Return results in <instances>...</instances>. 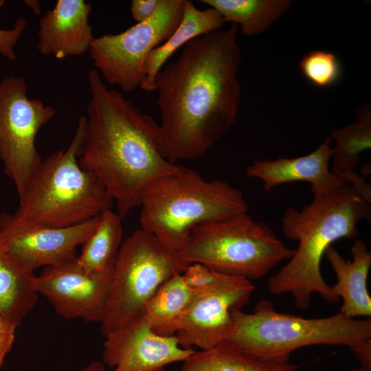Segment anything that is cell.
Returning a JSON list of instances; mask_svg holds the SVG:
<instances>
[{
    "label": "cell",
    "instance_id": "obj_3",
    "mask_svg": "<svg viewBox=\"0 0 371 371\" xmlns=\"http://www.w3.org/2000/svg\"><path fill=\"white\" fill-rule=\"evenodd\" d=\"M362 220L370 223V205L346 183L328 193L313 196L300 210L286 208L281 218L282 232L297 241L298 247L288 263L269 278L268 291L291 294L300 309L310 306L313 293L327 302H337L339 299L322 277V258L336 240L357 237Z\"/></svg>",
    "mask_w": 371,
    "mask_h": 371
},
{
    "label": "cell",
    "instance_id": "obj_26",
    "mask_svg": "<svg viewBox=\"0 0 371 371\" xmlns=\"http://www.w3.org/2000/svg\"><path fill=\"white\" fill-rule=\"evenodd\" d=\"M182 276L189 287L192 289H197L217 282L224 274L218 273L201 264L192 263L186 267Z\"/></svg>",
    "mask_w": 371,
    "mask_h": 371
},
{
    "label": "cell",
    "instance_id": "obj_35",
    "mask_svg": "<svg viewBox=\"0 0 371 371\" xmlns=\"http://www.w3.org/2000/svg\"><path fill=\"white\" fill-rule=\"evenodd\" d=\"M348 371H371V369L359 366L351 368Z\"/></svg>",
    "mask_w": 371,
    "mask_h": 371
},
{
    "label": "cell",
    "instance_id": "obj_33",
    "mask_svg": "<svg viewBox=\"0 0 371 371\" xmlns=\"http://www.w3.org/2000/svg\"><path fill=\"white\" fill-rule=\"evenodd\" d=\"M16 327L0 314V334L15 332Z\"/></svg>",
    "mask_w": 371,
    "mask_h": 371
},
{
    "label": "cell",
    "instance_id": "obj_11",
    "mask_svg": "<svg viewBox=\"0 0 371 371\" xmlns=\"http://www.w3.org/2000/svg\"><path fill=\"white\" fill-rule=\"evenodd\" d=\"M254 289L251 281L226 275L210 286L192 289L175 334L180 346L206 350L226 341L234 330L232 309H242Z\"/></svg>",
    "mask_w": 371,
    "mask_h": 371
},
{
    "label": "cell",
    "instance_id": "obj_15",
    "mask_svg": "<svg viewBox=\"0 0 371 371\" xmlns=\"http://www.w3.org/2000/svg\"><path fill=\"white\" fill-rule=\"evenodd\" d=\"M92 5L84 0H58L38 21L37 49L58 59L89 52L95 37L89 23Z\"/></svg>",
    "mask_w": 371,
    "mask_h": 371
},
{
    "label": "cell",
    "instance_id": "obj_25",
    "mask_svg": "<svg viewBox=\"0 0 371 371\" xmlns=\"http://www.w3.org/2000/svg\"><path fill=\"white\" fill-rule=\"evenodd\" d=\"M304 76L313 85L326 88L335 85L341 76V65L335 54L323 50L306 54L299 63Z\"/></svg>",
    "mask_w": 371,
    "mask_h": 371
},
{
    "label": "cell",
    "instance_id": "obj_30",
    "mask_svg": "<svg viewBox=\"0 0 371 371\" xmlns=\"http://www.w3.org/2000/svg\"><path fill=\"white\" fill-rule=\"evenodd\" d=\"M359 362V366L371 369V339H362L349 347Z\"/></svg>",
    "mask_w": 371,
    "mask_h": 371
},
{
    "label": "cell",
    "instance_id": "obj_19",
    "mask_svg": "<svg viewBox=\"0 0 371 371\" xmlns=\"http://www.w3.org/2000/svg\"><path fill=\"white\" fill-rule=\"evenodd\" d=\"M36 277L11 253L0 234V314L16 328L38 301Z\"/></svg>",
    "mask_w": 371,
    "mask_h": 371
},
{
    "label": "cell",
    "instance_id": "obj_4",
    "mask_svg": "<svg viewBox=\"0 0 371 371\" xmlns=\"http://www.w3.org/2000/svg\"><path fill=\"white\" fill-rule=\"evenodd\" d=\"M139 207L141 228L177 255L196 226L247 213L249 207L238 188L223 180L207 181L182 166L151 181Z\"/></svg>",
    "mask_w": 371,
    "mask_h": 371
},
{
    "label": "cell",
    "instance_id": "obj_27",
    "mask_svg": "<svg viewBox=\"0 0 371 371\" xmlns=\"http://www.w3.org/2000/svg\"><path fill=\"white\" fill-rule=\"evenodd\" d=\"M4 4L5 1L0 0V8ZM26 26V19L23 17H20L16 19L11 29H0V54L10 61H14L16 59L14 47Z\"/></svg>",
    "mask_w": 371,
    "mask_h": 371
},
{
    "label": "cell",
    "instance_id": "obj_29",
    "mask_svg": "<svg viewBox=\"0 0 371 371\" xmlns=\"http://www.w3.org/2000/svg\"><path fill=\"white\" fill-rule=\"evenodd\" d=\"M161 0H133L130 11L137 23L150 18L157 10Z\"/></svg>",
    "mask_w": 371,
    "mask_h": 371
},
{
    "label": "cell",
    "instance_id": "obj_24",
    "mask_svg": "<svg viewBox=\"0 0 371 371\" xmlns=\"http://www.w3.org/2000/svg\"><path fill=\"white\" fill-rule=\"evenodd\" d=\"M122 218L111 209L100 214L94 232L82 245L78 263L88 271L103 270L115 262L122 245Z\"/></svg>",
    "mask_w": 371,
    "mask_h": 371
},
{
    "label": "cell",
    "instance_id": "obj_9",
    "mask_svg": "<svg viewBox=\"0 0 371 371\" xmlns=\"http://www.w3.org/2000/svg\"><path fill=\"white\" fill-rule=\"evenodd\" d=\"M183 8L184 0H161L148 19L121 33L95 37L89 52L100 76L123 91H135L142 80L147 56L174 32Z\"/></svg>",
    "mask_w": 371,
    "mask_h": 371
},
{
    "label": "cell",
    "instance_id": "obj_5",
    "mask_svg": "<svg viewBox=\"0 0 371 371\" xmlns=\"http://www.w3.org/2000/svg\"><path fill=\"white\" fill-rule=\"evenodd\" d=\"M85 123V115L80 116L67 148L42 159L19 196L14 214L35 224L65 227L111 208L113 201L104 186L78 161Z\"/></svg>",
    "mask_w": 371,
    "mask_h": 371
},
{
    "label": "cell",
    "instance_id": "obj_6",
    "mask_svg": "<svg viewBox=\"0 0 371 371\" xmlns=\"http://www.w3.org/2000/svg\"><path fill=\"white\" fill-rule=\"evenodd\" d=\"M234 330L224 342L264 360H290L296 349L313 345L346 346L371 337L370 318L357 319L339 311L326 317L305 318L278 312L263 299L251 313L233 308Z\"/></svg>",
    "mask_w": 371,
    "mask_h": 371
},
{
    "label": "cell",
    "instance_id": "obj_28",
    "mask_svg": "<svg viewBox=\"0 0 371 371\" xmlns=\"http://www.w3.org/2000/svg\"><path fill=\"white\" fill-rule=\"evenodd\" d=\"M339 177L349 185L363 201L369 205L371 204V187L366 181L363 175L358 174L354 170L343 173Z\"/></svg>",
    "mask_w": 371,
    "mask_h": 371
},
{
    "label": "cell",
    "instance_id": "obj_32",
    "mask_svg": "<svg viewBox=\"0 0 371 371\" xmlns=\"http://www.w3.org/2000/svg\"><path fill=\"white\" fill-rule=\"evenodd\" d=\"M79 371H106L105 365L102 361L94 360L89 362ZM177 371V370H174Z\"/></svg>",
    "mask_w": 371,
    "mask_h": 371
},
{
    "label": "cell",
    "instance_id": "obj_8",
    "mask_svg": "<svg viewBox=\"0 0 371 371\" xmlns=\"http://www.w3.org/2000/svg\"><path fill=\"white\" fill-rule=\"evenodd\" d=\"M187 265L153 234L139 228L121 245L117 254L104 314L100 323L104 337L143 309L169 278Z\"/></svg>",
    "mask_w": 371,
    "mask_h": 371
},
{
    "label": "cell",
    "instance_id": "obj_21",
    "mask_svg": "<svg viewBox=\"0 0 371 371\" xmlns=\"http://www.w3.org/2000/svg\"><path fill=\"white\" fill-rule=\"evenodd\" d=\"M218 10L224 22L240 25L245 36L261 34L291 7V0H200Z\"/></svg>",
    "mask_w": 371,
    "mask_h": 371
},
{
    "label": "cell",
    "instance_id": "obj_23",
    "mask_svg": "<svg viewBox=\"0 0 371 371\" xmlns=\"http://www.w3.org/2000/svg\"><path fill=\"white\" fill-rule=\"evenodd\" d=\"M332 147V172L340 175L355 170L361 154L371 148V111L368 105L359 108L355 122L333 130L329 136Z\"/></svg>",
    "mask_w": 371,
    "mask_h": 371
},
{
    "label": "cell",
    "instance_id": "obj_22",
    "mask_svg": "<svg viewBox=\"0 0 371 371\" xmlns=\"http://www.w3.org/2000/svg\"><path fill=\"white\" fill-rule=\"evenodd\" d=\"M290 360H264L245 354L225 342L194 351L177 371H295Z\"/></svg>",
    "mask_w": 371,
    "mask_h": 371
},
{
    "label": "cell",
    "instance_id": "obj_31",
    "mask_svg": "<svg viewBox=\"0 0 371 371\" xmlns=\"http://www.w3.org/2000/svg\"><path fill=\"white\" fill-rule=\"evenodd\" d=\"M14 333L0 334V367L2 366L6 355L12 346L14 340Z\"/></svg>",
    "mask_w": 371,
    "mask_h": 371
},
{
    "label": "cell",
    "instance_id": "obj_34",
    "mask_svg": "<svg viewBox=\"0 0 371 371\" xmlns=\"http://www.w3.org/2000/svg\"><path fill=\"white\" fill-rule=\"evenodd\" d=\"M24 3L32 9L34 14L38 15L41 12V5L37 0H25Z\"/></svg>",
    "mask_w": 371,
    "mask_h": 371
},
{
    "label": "cell",
    "instance_id": "obj_20",
    "mask_svg": "<svg viewBox=\"0 0 371 371\" xmlns=\"http://www.w3.org/2000/svg\"><path fill=\"white\" fill-rule=\"evenodd\" d=\"M192 293L182 273L175 274L159 287L146 302L141 314L155 333L174 336Z\"/></svg>",
    "mask_w": 371,
    "mask_h": 371
},
{
    "label": "cell",
    "instance_id": "obj_17",
    "mask_svg": "<svg viewBox=\"0 0 371 371\" xmlns=\"http://www.w3.org/2000/svg\"><path fill=\"white\" fill-rule=\"evenodd\" d=\"M352 260H346L332 246L324 256L336 274L337 281L330 286L332 292L343 304L339 311L356 318L371 316V297L367 288V280L371 267V252L361 239H355L350 247Z\"/></svg>",
    "mask_w": 371,
    "mask_h": 371
},
{
    "label": "cell",
    "instance_id": "obj_16",
    "mask_svg": "<svg viewBox=\"0 0 371 371\" xmlns=\"http://www.w3.org/2000/svg\"><path fill=\"white\" fill-rule=\"evenodd\" d=\"M331 142L328 137L315 150L301 157L255 161L247 167L246 175L260 179L267 192L283 183L306 181L311 184L313 196L328 193L345 183L330 171Z\"/></svg>",
    "mask_w": 371,
    "mask_h": 371
},
{
    "label": "cell",
    "instance_id": "obj_1",
    "mask_svg": "<svg viewBox=\"0 0 371 371\" xmlns=\"http://www.w3.org/2000/svg\"><path fill=\"white\" fill-rule=\"evenodd\" d=\"M238 29L232 23L190 41L157 74L160 150L170 163L202 156L235 124L242 89Z\"/></svg>",
    "mask_w": 371,
    "mask_h": 371
},
{
    "label": "cell",
    "instance_id": "obj_13",
    "mask_svg": "<svg viewBox=\"0 0 371 371\" xmlns=\"http://www.w3.org/2000/svg\"><path fill=\"white\" fill-rule=\"evenodd\" d=\"M100 215L78 225L52 227L31 223L16 214L0 215V234L11 253L29 270L76 258V248L97 227Z\"/></svg>",
    "mask_w": 371,
    "mask_h": 371
},
{
    "label": "cell",
    "instance_id": "obj_14",
    "mask_svg": "<svg viewBox=\"0 0 371 371\" xmlns=\"http://www.w3.org/2000/svg\"><path fill=\"white\" fill-rule=\"evenodd\" d=\"M102 346V361L112 371H164L195 351L181 347L176 335L155 333L141 312L105 336Z\"/></svg>",
    "mask_w": 371,
    "mask_h": 371
},
{
    "label": "cell",
    "instance_id": "obj_12",
    "mask_svg": "<svg viewBox=\"0 0 371 371\" xmlns=\"http://www.w3.org/2000/svg\"><path fill=\"white\" fill-rule=\"evenodd\" d=\"M114 263L101 271H88L76 257L45 267L36 277V291L62 317L100 323L109 295Z\"/></svg>",
    "mask_w": 371,
    "mask_h": 371
},
{
    "label": "cell",
    "instance_id": "obj_7",
    "mask_svg": "<svg viewBox=\"0 0 371 371\" xmlns=\"http://www.w3.org/2000/svg\"><path fill=\"white\" fill-rule=\"evenodd\" d=\"M294 252L269 226L245 213L196 226L178 256L187 266L199 263L251 281L291 259Z\"/></svg>",
    "mask_w": 371,
    "mask_h": 371
},
{
    "label": "cell",
    "instance_id": "obj_10",
    "mask_svg": "<svg viewBox=\"0 0 371 371\" xmlns=\"http://www.w3.org/2000/svg\"><path fill=\"white\" fill-rule=\"evenodd\" d=\"M55 114L54 107L28 98L23 78L0 81V161L18 196L43 159L36 148V135Z\"/></svg>",
    "mask_w": 371,
    "mask_h": 371
},
{
    "label": "cell",
    "instance_id": "obj_18",
    "mask_svg": "<svg viewBox=\"0 0 371 371\" xmlns=\"http://www.w3.org/2000/svg\"><path fill=\"white\" fill-rule=\"evenodd\" d=\"M225 23L220 12L213 8H197L190 0H184L181 20L169 38L153 49L147 56L139 87L144 91H155V79L169 58L190 41L221 30Z\"/></svg>",
    "mask_w": 371,
    "mask_h": 371
},
{
    "label": "cell",
    "instance_id": "obj_2",
    "mask_svg": "<svg viewBox=\"0 0 371 371\" xmlns=\"http://www.w3.org/2000/svg\"><path fill=\"white\" fill-rule=\"evenodd\" d=\"M88 81L91 97L78 161L104 186L124 219L139 206L151 181L179 166L163 157L159 124L152 117L109 89L96 69Z\"/></svg>",
    "mask_w": 371,
    "mask_h": 371
}]
</instances>
